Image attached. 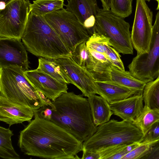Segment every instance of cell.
<instances>
[{"label":"cell","mask_w":159,"mask_h":159,"mask_svg":"<svg viewBox=\"0 0 159 159\" xmlns=\"http://www.w3.org/2000/svg\"><path fill=\"white\" fill-rule=\"evenodd\" d=\"M89 49L105 54L106 47L110 46V39L97 32H94L86 42Z\"/></svg>","instance_id":"obj_26"},{"label":"cell","mask_w":159,"mask_h":159,"mask_svg":"<svg viewBox=\"0 0 159 159\" xmlns=\"http://www.w3.org/2000/svg\"><path fill=\"white\" fill-rule=\"evenodd\" d=\"M142 94L144 106L150 109L159 108V75L147 83Z\"/></svg>","instance_id":"obj_24"},{"label":"cell","mask_w":159,"mask_h":159,"mask_svg":"<svg viewBox=\"0 0 159 159\" xmlns=\"http://www.w3.org/2000/svg\"><path fill=\"white\" fill-rule=\"evenodd\" d=\"M93 122L98 127L108 121L113 113L110 104L101 96L95 94L88 97Z\"/></svg>","instance_id":"obj_19"},{"label":"cell","mask_w":159,"mask_h":159,"mask_svg":"<svg viewBox=\"0 0 159 159\" xmlns=\"http://www.w3.org/2000/svg\"><path fill=\"white\" fill-rule=\"evenodd\" d=\"M128 67L133 76L146 83L159 75V11L153 25L148 52L137 54Z\"/></svg>","instance_id":"obj_8"},{"label":"cell","mask_w":159,"mask_h":159,"mask_svg":"<svg viewBox=\"0 0 159 159\" xmlns=\"http://www.w3.org/2000/svg\"><path fill=\"white\" fill-rule=\"evenodd\" d=\"M90 54L86 42L79 44L72 53V57L80 66L85 67L90 58Z\"/></svg>","instance_id":"obj_28"},{"label":"cell","mask_w":159,"mask_h":159,"mask_svg":"<svg viewBox=\"0 0 159 159\" xmlns=\"http://www.w3.org/2000/svg\"><path fill=\"white\" fill-rule=\"evenodd\" d=\"M12 0H0L1 3H3L5 5Z\"/></svg>","instance_id":"obj_37"},{"label":"cell","mask_w":159,"mask_h":159,"mask_svg":"<svg viewBox=\"0 0 159 159\" xmlns=\"http://www.w3.org/2000/svg\"><path fill=\"white\" fill-rule=\"evenodd\" d=\"M129 28V24L124 18L110 10L99 8L93 33L97 32L109 38L111 46L119 53L133 54V47Z\"/></svg>","instance_id":"obj_6"},{"label":"cell","mask_w":159,"mask_h":159,"mask_svg":"<svg viewBox=\"0 0 159 159\" xmlns=\"http://www.w3.org/2000/svg\"><path fill=\"white\" fill-rule=\"evenodd\" d=\"M9 127H0V157L5 159H20L12 144L11 137L13 135Z\"/></svg>","instance_id":"obj_21"},{"label":"cell","mask_w":159,"mask_h":159,"mask_svg":"<svg viewBox=\"0 0 159 159\" xmlns=\"http://www.w3.org/2000/svg\"><path fill=\"white\" fill-rule=\"evenodd\" d=\"M159 141V121L153 124L145 135L141 142L143 143H154Z\"/></svg>","instance_id":"obj_31"},{"label":"cell","mask_w":159,"mask_h":159,"mask_svg":"<svg viewBox=\"0 0 159 159\" xmlns=\"http://www.w3.org/2000/svg\"><path fill=\"white\" fill-rule=\"evenodd\" d=\"M133 0H111L110 10L114 14L125 18L132 12Z\"/></svg>","instance_id":"obj_27"},{"label":"cell","mask_w":159,"mask_h":159,"mask_svg":"<svg viewBox=\"0 0 159 159\" xmlns=\"http://www.w3.org/2000/svg\"><path fill=\"white\" fill-rule=\"evenodd\" d=\"M111 80L142 94L146 83L133 76L129 71L122 70L112 66L111 67Z\"/></svg>","instance_id":"obj_20"},{"label":"cell","mask_w":159,"mask_h":159,"mask_svg":"<svg viewBox=\"0 0 159 159\" xmlns=\"http://www.w3.org/2000/svg\"><path fill=\"white\" fill-rule=\"evenodd\" d=\"M64 73L68 84L76 86L88 98L97 94L95 80L85 67L80 66L68 56L52 59Z\"/></svg>","instance_id":"obj_11"},{"label":"cell","mask_w":159,"mask_h":159,"mask_svg":"<svg viewBox=\"0 0 159 159\" xmlns=\"http://www.w3.org/2000/svg\"><path fill=\"white\" fill-rule=\"evenodd\" d=\"M159 121V108L150 109L144 106L141 113L133 123L145 135L152 126Z\"/></svg>","instance_id":"obj_23"},{"label":"cell","mask_w":159,"mask_h":159,"mask_svg":"<svg viewBox=\"0 0 159 159\" xmlns=\"http://www.w3.org/2000/svg\"><path fill=\"white\" fill-rule=\"evenodd\" d=\"M142 159H159V141L154 143Z\"/></svg>","instance_id":"obj_33"},{"label":"cell","mask_w":159,"mask_h":159,"mask_svg":"<svg viewBox=\"0 0 159 159\" xmlns=\"http://www.w3.org/2000/svg\"><path fill=\"white\" fill-rule=\"evenodd\" d=\"M66 9L72 13L80 22L93 34L96 18L99 9L96 0H67Z\"/></svg>","instance_id":"obj_14"},{"label":"cell","mask_w":159,"mask_h":159,"mask_svg":"<svg viewBox=\"0 0 159 159\" xmlns=\"http://www.w3.org/2000/svg\"><path fill=\"white\" fill-rule=\"evenodd\" d=\"M21 39L26 49L36 56L54 59L72 55L43 16L30 12Z\"/></svg>","instance_id":"obj_3"},{"label":"cell","mask_w":159,"mask_h":159,"mask_svg":"<svg viewBox=\"0 0 159 159\" xmlns=\"http://www.w3.org/2000/svg\"><path fill=\"white\" fill-rule=\"evenodd\" d=\"M34 116V110L30 108L0 96V120L9 127L25 121L29 122Z\"/></svg>","instance_id":"obj_15"},{"label":"cell","mask_w":159,"mask_h":159,"mask_svg":"<svg viewBox=\"0 0 159 159\" xmlns=\"http://www.w3.org/2000/svg\"><path fill=\"white\" fill-rule=\"evenodd\" d=\"M41 118L50 120L52 114V108L50 105H45L36 111Z\"/></svg>","instance_id":"obj_34"},{"label":"cell","mask_w":159,"mask_h":159,"mask_svg":"<svg viewBox=\"0 0 159 159\" xmlns=\"http://www.w3.org/2000/svg\"><path fill=\"white\" fill-rule=\"evenodd\" d=\"M73 92L62 93L50 105L52 121L83 142L96 131L88 98Z\"/></svg>","instance_id":"obj_2"},{"label":"cell","mask_w":159,"mask_h":159,"mask_svg":"<svg viewBox=\"0 0 159 159\" xmlns=\"http://www.w3.org/2000/svg\"><path fill=\"white\" fill-rule=\"evenodd\" d=\"M83 155L81 158L82 159H100L99 153L98 152L83 151Z\"/></svg>","instance_id":"obj_35"},{"label":"cell","mask_w":159,"mask_h":159,"mask_svg":"<svg viewBox=\"0 0 159 159\" xmlns=\"http://www.w3.org/2000/svg\"><path fill=\"white\" fill-rule=\"evenodd\" d=\"M148 1H150L151 0H147ZM156 1H157V2L158 1V0H155Z\"/></svg>","instance_id":"obj_39"},{"label":"cell","mask_w":159,"mask_h":159,"mask_svg":"<svg viewBox=\"0 0 159 159\" xmlns=\"http://www.w3.org/2000/svg\"><path fill=\"white\" fill-rule=\"evenodd\" d=\"M102 3V9L104 10H110L111 0H100Z\"/></svg>","instance_id":"obj_36"},{"label":"cell","mask_w":159,"mask_h":159,"mask_svg":"<svg viewBox=\"0 0 159 159\" xmlns=\"http://www.w3.org/2000/svg\"><path fill=\"white\" fill-rule=\"evenodd\" d=\"M143 94H136L110 105L113 114L123 120L134 122L143 110Z\"/></svg>","instance_id":"obj_16"},{"label":"cell","mask_w":159,"mask_h":159,"mask_svg":"<svg viewBox=\"0 0 159 159\" xmlns=\"http://www.w3.org/2000/svg\"><path fill=\"white\" fill-rule=\"evenodd\" d=\"M29 0H12L1 9L0 38L21 40L30 13Z\"/></svg>","instance_id":"obj_9"},{"label":"cell","mask_w":159,"mask_h":159,"mask_svg":"<svg viewBox=\"0 0 159 159\" xmlns=\"http://www.w3.org/2000/svg\"><path fill=\"white\" fill-rule=\"evenodd\" d=\"M34 119L20 131L18 145L25 155L48 159H75L83 143L34 111Z\"/></svg>","instance_id":"obj_1"},{"label":"cell","mask_w":159,"mask_h":159,"mask_svg":"<svg viewBox=\"0 0 159 159\" xmlns=\"http://www.w3.org/2000/svg\"><path fill=\"white\" fill-rule=\"evenodd\" d=\"M29 62L25 48L21 40L0 38V67L16 66L24 72Z\"/></svg>","instance_id":"obj_12"},{"label":"cell","mask_w":159,"mask_h":159,"mask_svg":"<svg viewBox=\"0 0 159 159\" xmlns=\"http://www.w3.org/2000/svg\"><path fill=\"white\" fill-rule=\"evenodd\" d=\"M144 134L133 122L112 119L99 125L96 132L83 143V151L99 152L118 145L140 143Z\"/></svg>","instance_id":"obj_5"},{"label":"cell","mask_w":159,"mask_h":159,"mask_svg":"<svg viewBox=\"0 0 159 159\" xmlns=\"http://www.w3.org/2000/svg\"><path fill=\"white\" fill-rule=\"evenodd\" d=\"M153 143L141 142L139 145L128 153L122 159H142L148 152Z\"/></svg>","instance_id":"obj_29"},{"label":"cell","mask_w":159,"mask_h":159,"mask_svg":"<svg viewBox=\"0 0 159 159\" xmlns=\"http://www.w3.org/2000/svg\"><path fill=\"white\" fill-rule=\"evenodd\" d=\"M38 61L37 69L59 82L68 84L64 73L52 59L40 57Z\"/></svg>","instance_id":"obj_25"},{"label":"cell","mask_w":159,"mask_h":159,"mask_svg":"<svg viewBox=\"0 0 159 159\" xmlns=\"http://www.w3.org/2000/svg\"><path fill=\"white\" fill-rule=\"evenodd\" d=\"M94 84L97 94L102 97L110 104L138 94L135 90L111 80H95Z\"/></svg>","instance_id":"obj_17"},{"label":"cell","mask_w":159,"mask_h":159,"mask_svg":"<svg viewBox=\"0 0 159 159\" xmlns=\"http://www.w3.org/2000/svg\"><path fill=\"white\" fill-rule=\"evenodd\" d=\"M24 75L37 90L52 101L68 89L67 84L57 80L37 68L26 70Z\"/></svg>","instance_id":"obj_13"},{"label":"cell","mask_w":159,"mask_h":159,"mask_svg":"<svg viewBox=\"0 0 159 159\" xmlns=\"http://www.w3.org/2000/svg\"><path fill=\"white\" fill-rule=\"evenodd\" d=\"M105 55L114 66L122 70H125L123 62L119 53L110 46L106 47Z\"/></svg>","instance_id":"obj_30"},{"label":"cell","mask_w":159,"mask_h":159,"mask_svg":"<svg viewBox=\"0 0 159 159\" xmlns=\"http://www.w3.org/2000/svg\"><path fill=\"white\" fill-rule=\"evenodd\" d=\"M90 56L86 69L95 80H111V67L114 66L106 55L89 49Z\"/></svg>","instance_id":"obj_18"},{"label":"cell","mask_w":159,"mask_h":159,"mask_svg":"<svg viewBox=\"0 0 159 159\" xmlns=\"http://www.w3.org/2000/svg\"><path fill=\"white\" fill-rule=\"evenodd\" d=\"M140 143H134L124 147L118 152L111 156L109 159H122L128 153L139 145Z\"/></svg>","instance_id":"obj_32"},{"label":"cell","mask_w":159,"mask_h":159,"mask_svg":"<svg viewBox=\"0 0 159 159\" xmlns=\"http://www.w3.org/2000/svg\"><path fill=\"white\" fill-rule=\"evenodd\" d=\"M152 12L145 1L137 0L131 39L137 54L149 52L152 32Z\"/></svg>","instance_id":"obj_10"},{"label":"cell","mask_w":159,"mask_h":159,"mask_svg":"<svg viewBox=\"0 0 159 159\" xmlns=\"http://www.w3.org/2000/svg\"><path fill=\"white\" fill-rule=\"evenodd\" d=\"M64 0H35L30 5V12L44 16L63 8Z\"/></svg>","instance_id":"obj_22"},{"label":"cell","mask_w":159,"mask_h":159,"mask_svg":"<svg viewBox=\"0 0 159 159\" xmlns=\"http://www.w3.org/2000/svg\"><path fill=\"white\" fill-rule=\"evenodd\" d=\"M43 16L72 53L79 44L86 42L91 36L88 30L66 9Z\"/></svg>","instance_id":"obj_7"},{"label":"cell","mask_w":159,"mask_h":159,"mask_svg":"<svg viewBox=\"0 0 159 159\" xmlns=\"http://www.w3.org/2000/svg\"><path fill=\"white\" fill-rule=\"evenodd\" d=\"M157 2H158V5H157V10H158L159 11V0H158V1H157Z\"/></svg>","instance_id":"obj_38"},{"label":"cell","mask_w":159,"mask_h":159,"mask_svg":"<svg viewBox=\"0 0 159 159\" xmlns=\"http://www.w3.org/2000/svg\"><path fill=\"white\" fill-rule=\"evenodd\" d=\"M0 96L37 111L52 102L37 90L16 66L0 67Z\"/></svg>","instance_id":"obj_4"}]
</instances>
